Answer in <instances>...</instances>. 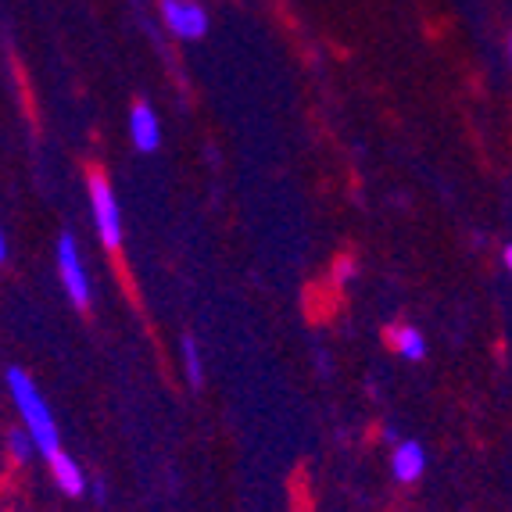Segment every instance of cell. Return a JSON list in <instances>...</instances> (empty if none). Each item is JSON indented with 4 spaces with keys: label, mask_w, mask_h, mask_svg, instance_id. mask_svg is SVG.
Returning <instances> with one entry per match:
<instances>
[{
    "label": "cell",
    "mask_w": 512,
    "mask_h": 512,
    "mask_svg": "<svg viewBox=\"0 0 512 512\" xmlns=\"http://www.w3.org/2000/svg\"><path fill=\"white\" fill-rule=\"evenodd\" d=\"M47 473H51V484L58 487L65 498H83L86 495V470L83 462L76 459L72 452H65V448H58L54 455H47Z\"/></svg>",
    "instance_id": "obj_7"
},
{
    "label": "cell",
    "mask_w": 512,
    "mask_h": 512,
    "mask_svg": "<svg viewBox=\"0 0 512 512\" xmlns=\"http://www.w3.org/2000/svg\"><path fill=\"white\" fill-rule=\"evenodd\" d=\"M54 273H58L61 291L72 301V308H79V312L94 308V273H90L83 244H79V237L72 230H61L58 240H54Z\"/></svg>",
    "instance_id": "obj_3"
},
{
    "label": "cell",
    "mask_w": 512,
    "mask_h": 512,
    "mask_svg": "<svg viewBox=\"0 0 512 512\" xmlns=\"http://www.w3.org/2000/svg\"><path fill=\"white\" fill-rule=\"evenodd\" d=\"M86 495L94 498L97 505H104V502H108V484H104L101 477H90V480H86Z\"/></svg>",
    "instance_id": "obj_12"
},
{
    "label": "cell",
    "mask_w": 512,
    "mask_h": 512,
    "mask_svg": "<svg viewBox=\"0 0 512 512\" xmlns=\"http://www.w3.org/2000/svg\"><path fill=\"white\" fill-rule=\"evenodd\" d=\"M502 269H505V273L512 269V248H509V244L502 248Z\"/></svg>",
    "instance_id": "obj_14"
},
{
    "label": "cell",
    "mask_w": 512,
    "mask_h": 512,
    "mask_svg": "<svg viewBox=\"0 0 512 512\" xmlns=\"http://www.w3.org/2000/svg\"><path fill=\"white\" fill-rule=\"evenodd\" d=\"M180 366H183V376H187L190 387L205 384V348H201L197 337H190V333L180 341Z\"/></svg>",
    "instance_id": "obj_10"
},
{
    "label": "cell",
    "mask_w": 512,
    "mask_h": 512,
    "mask_svg": "<svg viewBox=\"0 0 512 512\" xmlns=\"http://www.w3.org/2000/svg\"><path fill=\"white\" fill-rule=\"evenodd\" d=\"M8 258H11V244H8V233H4V226H0V269L8 265Z\"/></svg>",
    "instance_id": "obj_13"
},
{
    "label": "cell",
    "mask_w": 512,
    "mask_h": 512,
    "mask_svg": "<svg viewBox=\"0 0 512 512\" xmlns=\"http://www.w3.org/2000/svg\"><path fill=\"white\" fill-rule=\"evenodd\" d=\"M0 455H4V462H8L11 470H29L33 459H40V455H36L33 437H29L22 427L4 430V437H0Z\"/></svg>",
    "instance_id": "obj_9"
},
{
    "label": "cell",
    "mask_w": 512,
    "mask_h": 512,
    "mask_svg": "<svg viewBox=\"0 0 512 512\" xmlns=\"http://www.w3.org/2000/svg\"><path fill=\"white\" fill-rule=\"evenodd\" d=\"M427 466H430V455H427V448H423V441H416V437H398V441L391 444L394 484H402V487L419 484V480L427 477Z\"/></svg>",
    "instance_id": "obj_5"
},
{
    "label": "cell",
    "mask_w": 512,
    "mask_h": 512,
    "mask_svg": "<svg viewBox=\"0 0 512 512\" xmlns=\"http://www.w3.org/2000/svg\"><path fill=\"white\" fill-rule=\"evenodd\" d=\"M158 22L176 43H201L212 29L205 0H154Z\"/></svg>",
    "instance_id": "obj_4"
},
{
    "label": "cell",
    "mask_w": 512,
    "mask_h": 512,
    "mask_svg": "<svg viewBox=\"0 0 512 512\" xmlns=\"http://www.w3.org/2000/svg\"><path fill=\"white\" fill-rule=\"evenodd\" d=\"M86 212L104 251H122L126 244V219H122L119 190L108 180V172L94 169L86 176Z\"/></svg>",
    "instance_id": "obj_2"
},
{
    "label": "cell",
    "mask_w": 512,
    "mask_h": 512,
    "mask_svg": "<svg viewBox=\"0 0 512 512\" xmlns=\"http://www.w3.org/2000/svg\"><path fill=\"white\" fill-rule=\"evenodd\" d=\"M126 133H129V144L137 147L140 154H154L162 147V119H158V111H154L151 101H137L129 108V119H126Z\"/></svg>",
    "instance_id": "obj_6"
},
{
    "label": "cell",
    "mask_w": 512,
    "mask_h": 512,
    "mask_svg": "<svg viewBox=\"0 0 512 512\" xmlns=\"http://www.w3.org/2000/svg\"><path fill=\"white\" fill-rule=\"evenodd\" d=\"M387 344H391V351L402 362H423L430 351L427 333L419 330L416 323H394L391 330H387Z\"/></svg>",
    "instance_id": "obj_8"
},
{
    "label": "cell",
    "mask_w": 512,
    "mask_h": 512,
    "mask_svg": "<svg viewBox=\"0 0 512 512\" xmlns=\"http://www.w3.org/2000/svg\"><path fill=\"white\" fill-rule=\"evenodd\" d=\"M4 387H8V402L18 416V427L33 437L36 455L47 459V455H54L58 448H65L51 402H47V394L40 391V384H36L33 376H29L26 369L11 366L8 373H4Z\"/></svg>",
    "instance_id": "obj_1"
},
{
    "label": "cell",
    "mask_w": 512,
    "mask_h": 512,
    "mask_svg": "<svg viewBox=\"0 0 512 512\" xmlns=\"http://www.w3.org/2000/svg\"><path fill=\"white\" fill-rule=\"evenodd\" d=\"M355 280H359V258H355V255H341L337 262H333V269H330V283L337 287V291H348Z\"/></svg>",
    "instance_id": "obj_11"
}]
</instances>
